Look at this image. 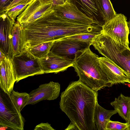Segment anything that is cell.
<instances>
[{
    "mask_svg": "<svg viewBox=\"0 0 130 130\" xmlns=\"http://www.w3.org/2000/svg\"><path fill=\"white\" fill-rule=\"evenodd\" d=\"M25 120L10 95L2 90L0 93V126L13 130H23Z\"/></svg>",
    "mask_w": 130,
    "mask_h": 130,
    "instance_id": "5b68a950",
    "label": "cell"
},
{
    "mask_svg": "<svg viewBox=\"0 0 130 130\" xmlns=\"http://www.w3.org/2000/svg\"><path fill=\"white\" fill-rule=\"evenodd\" d=\"M21 25L17 22H15L11 35L8 57L12 59L21 53Z\"/></svg>",
    "mask_w": 130,
    "mask_h": 130,
    "instance_id": "d6986e66",
    "label": "cell"
},
{
    "mask_svg": "<svg viewBox=\"0 0 130 130\" xmlns=\"http://www.w3.org/2000/svg\"><path fill=\"white\" fill-rule=\"evenodd\" d=\"M91 45L88 43L66 38L55 41L50 52L59 56L74 60L79 51Z\"/></svg>",
    "mask_w": 130,
    "mask_h": 130,
    "instance_id": "ba28073f",
    "label": "cell"
},
{
    "mask_svg": "<svg viewBox=\"0 0 130 130\" xmlns=\"http://www.w3.org/2000/svg\"><path fill=\"white\" fill-rule=\"evenodd\" d=\"M129 123H130V122Z\"/></svg>",
    "mask_w": 130,
    "mask_h": 130,
    "instance_id": "836d02e7",
    "label": "cell"
},
{
    "mask_svg": "<svg viewBox=\"0 0 130 130\" xmlns=\"http://www.w3.org/2000/svg\"><path fill=\"white\" fill-rule=\"evenodd\" d=\"M12 59L17 83L29 76L44 74L39 59L27 51L21 53Z\"/></svg>",
    "mask_w": 130,
    "mask_h": 130,
    "instance_id": "8992f818",
    "label": "cell"
},
{
    "mask_svg": "<svg viewBox=\"0 0 130 130\" xmlns=\"http://www.w3.org/2000/svg\"><path fill=\"white\" fill-rule=\"evenodd\" d=\"M129 126L128 122L122 123L110 120L106 125V130H128Z\"/></svg>",
    "mask_w": 130,
    "mask_h": 130,
    "instance_id": "d4e9b609",
    "label": "cell"
},
{
    "mask_svg": "<svg viewBox=\"0 0 130 130\" xmlns=\"http://www.w3.org/2000/svg\"><path fill=\"white\" fill-rule=\"evenodd\" d=\"M42 3L44 4H48L52 3V0H39Z\"/></svg>",
    "mask_w": 130,
    "mask_h": 130,
    "instance_id": "4dcf8cb0",
    "label": "cell"
},
{
    "mask_svg": "<svg viewBox=\"0 0 130 130\" xmlns=\"http://www.w3.org/2000/svg\"><path fill=\"white\" fill-rule=\"evenodd\" d=\"M101 9L104 23L116 16L117 14L110 0H100Z\"/></svg>",
    "mask_w": 130,
    "mask_h": 130,
    "instance_id": "7402d4cb",
    "label": "cell"
},
{
    "mask_svg": "<svg viewBox=\"0 0 130 130\" xmlns=\"http://www.w3.org/2000/svg\"><path fill=\"white\" fill-rule=\"evenodd\" d=\"M117 111L106 110L96 103L94 110V121L96 130H106V127L111 117L117 113Z\"/></svg>",
    "mask_w": 130,
    "mask_h": 130,
    "instance_id": "e0dca14e",
    "label": "cell"
},
{
    "mask_svg": "<svg viewBox=\"0 0 130 130\" xmlns=\"http://www.w3.org/2000/svg\"><path fill=\"white\" fill-rule=\"evenodd\" d=\"M119 115L127 122H130V97L121 93L110 103Z\"/></svg>",
    "mask_w": 130,
    "mask_h": 130,
    "instance_id": "ac0fdd59",
    "label": "cell"
},
{
    "mask_svg": "<svg viewBox=\"0 0 130 130\" xmlns=\"http://www.w3.org/2000/svg\"><path fill=\"white\" fill-rule=\"evenodd\" d=\"M53 6L55 5H61L65 3L68 0H52Z\"/></svg>",
    "mask_w": 130,
    "mask_h": 130,
    "instance_id": "f1b7e54d",
    "label": "cell"
},
{
    "mask_svg": "<svg viewBox=\"0 0 130 130\" xmlns=\"http://www.w3.org/2000/svg\"><path fill=\"white\" fill-rule=\"evenodd\" d=\"M33 0H14L6 8L5 11L19 5L26 4H30Z\"/></svg>",
    "mask_w": 130,
    "mask_h": 130,
    "instance_id": "484cf974",
    "label": "cell"
},
{
    "mask_svg": "<svg viewBox=\"0 0 130 130\" xmlns=\"http://www.w3.org/2000/svg\"><path fill=\"white\" fill-rule=\"evenodd\" d=\"M127 19L124 14H117L115 17L102 25V31L111 38L129 46V29Z\"/></svg>",
    "mask_w": 130,
    "mask_h": 130,
    "instance_id": "52a82bcc",
    "label": "cell"
},
{
    "mask_svg": "<svg viewBox=\"0 0 130 130\" xmlns=\"http://www.w3.org/2000/svg\"><path fill=\"white\" fill-rule=\"evenodd\" d=\"M129 126L128 129V130H130V123H129Z\"/></svg>",
    "mask_w": 130,
    "mask_h": 130,
    "instance_id": "d6a6232c",
    "label": "cell"
},
{
    "mask_svg": "<svg viewBox=\"0 0 130 130\" xmlns=\"http://www.w3.org/2000/svg\"><path fill=\"white\" fill-rule=\"evenodd\" d=\"M53 9L52 3L44 4L39 0H34L17 17L21 25L31 23Z\"/></svg>",
    "mask_w": 130,
    "mask_h": 130,
    "instance_id": "30bf717a",
    "label": "cell"
},
{
    "mask_svg": "<svg viewBox=\"0 0 130 130\" xmlns=\"http://www.w3.org/2000/svg\"><path fill=\"white\" fill-rule=\"evenodd\" d=\"M53 9L58 15L72 22L88 25L97 24L68 1L63 5L53 6Z\"/></svg>",
    "mask_w": 130,
    "mask_h": 130,
    "instance_id": "9c48e42d",
    "label": "cell"
},
{
    "mask_svg": "<svg viewBox=\"0 0 130 130\" xmlns=\"http://www.w3.org/2000/svg\"><path fill=\"white\" fill-rule=\"evenodd\" d=\"M34 130H55V129L51 126L50 124L47 122L41 123L38 124L35 127Z\"/></svg>",
    "mask_w": 130,
    "mask_h": 130,
    "instance_id": "4316f807",
    "label": "cell"
},
{
    "mask_svg": "<svg viewBox=\"0 0 130 130\" xmlns=\"http://www.w3.org/2000/svg\"><path fill=\"white\" fill-rule=\"evenodd\" d=\"M0 50L8 57L11 33L15 22L4 12L0 14Z\"/></svg>",
    "mask_w": 130,
    "mask_h": 130,
    "instance_id": "2e32d148",
    "label": "cell"
},
{
    "mask_svg": "<svg viewBox=\"0 0 130 130\" xmlns=\"http://www.w3.org/2000/svg\"><path fill=\"white\" fill-rule=\"evenodd\" d=\"M21 25V53L41 43L59 40L79 32L78 24L61 17L53 9L33 22Z\"/></svg>",
    "mask_w": 130,
    "mask_h": 130,
    "instance_id": "7a4b0ae2",
    "label": "cell"
},
{
    "mask_svg": "<svg viewBox=\"0 0 130 130\" xmlns=\"http://www.w3.org/2000/svg\"><path fill=\"white\" fill-rule=\"evenodd\" d=\"M44 74L57 73L73 67L74 60L59 56L50 52L45 57L39 59Z\"/></svg>",
    "mask_w": 130,
    "mask_h": 130,
    "instance_id": "7c38bea8",
    "label": "cell"
},
{
    "mask_svg": "<svg viewBox=\"0 0 130 130\" xmlns=\"http://www.w3.org/2000/svg\"><path fill=\"white\" fill-rule=\"evenodd\" d=\"M29 4L17 5L5 11L9 17L15 22L18 15H20L26 8Z\"/></svg>",
    "mask_w": 130,
    "mask_h": 130,
    "instance_id": "603a6c76",
    "label": "cell"
},
{
    "mask_svg": "<svg viewBox=\"0 0 130 130\" xmlns=\"http://www.w3.org/2000/svg\"><path fill=\"white\" fill-rule=\"evenodd\" d=\"M10 96L17 109L20 112L27 105L31 98L29 93L26 92H19L13 90Z\"/></svg>",
    "mask_w": 130,
    "mask_h": 130,
    "instance_id": "44dd1931",
    "label": "cell"
},
{
    "mask_svg": "<svg viewBox=\"0 0 130 130\" xmlns=\"http://www.w3.org/2000/svg\"><path fill=\"white\" fill-rule=\"evenodd\" d=\"M127 23L129 29V34H130V20L129 21L127 22Z\"/></svg>",
    "mask_w": 130,
    "mask_h": 130,
    "instance_id": "1f68e13d",
    "label": "cell"
},
{
    "mask_svg": "<svg viewBox=\"0 0 130 130\" xmlns=\"http://www.w3.org/2000/svg\"><path fill=\"white\" fill-rule=\"evenodd\" d=\"M81 12L92 19L98 25L102 26L103 21L100 0H68Z\"/></svg>",
    "mask_w": 130,
    "mask_h": 130,
    "instance_id": "9a60e30c",
    "label": "cell"
},
{
    "mask_svg": "<svg viewBox=\"0 0 130 130\" xmlns=\"http://www.w3.org/2000/svg\"><path fill=\"white\" fill-rule=\"evenodd\" d=\"M0 62L5 59L7 57L6 55L1 50H0Z\"/></svg>",
    "mask_w": 130,
    "mask_h": 130,
    "instance_id": "f546056e",
    "label": "cell"
},
{
    "mask_svg": "<svg viewBox=\"0 0 130 130\" xmlns=\"http://www.w3.org/2000/svg\"><path fill=\"white\" fill-rule=\"evenodd\" d=\"M99 57L88 47L77 53L73 66L79 77V80L96 92L106 87L111 86L99 65Z\"/></svg>",
    "mask_w": 130,
    "mask_h": 130,
    "instance_id": "3957f363",
    "label": "cell"
},
{
    "mask_svg": "<svg viewBox=\"0 0 130 130\" xmlns=\"http://www.w3.org/2000/svg\"><path fill=\"white\" fill-rule=\"evenodd\" d=\"M98 92L79 80L69 84L62 92L60 108L71 122L65 130H96L94 121Z\"/></svg>",
    "mask_w": 130,
    "mask_h": 130,
    "instance_id": "6da1fadb",
    "label": "cell"
},
{
    "mask_svg": "<svg viewBox=\"0 0 130 130\" xmlns=\"http://www.w3.org/2000/svg\"><path fill=\"white\" fill-rule=\"evenodd\" d=\"M60 89V84L53 81L40 85L29 93L31 98L27 105H34L44 100H55L59 96Z\"/></svg>",
    "mask_w": 130,
    "mask_h": 130,
    "instance_id": "8fae6325",
    "label": "cell"
},
{
    "mask_svg": "<svg viewBox=\"0 0 130 130\" xmlns=\"http://www.w3.org/2000/svg\"><path fill=\"white\" fill-rule=\"evenodd\" d=\"M55 41L46 42L41 43L28 48L26 51H28L38 59L44 58L50 52V50Z\"/></svg>",
    "mask_w": 130,
    "mask_h": 130,
    "instance_id": "ffe728a7",
    "label": "cell"
},
{
    "mask_svg": "<svg viewBox=\"0 0 130 130\" xmlns=\"http://www.w3.org/2000/svg\"><path fill=\"white\" fill-rule=\"evenodd\" d=\"M0 87L5 93L10 95L16 81L12 59L7 57L0 62Z\"/></svg>",
    "mask_w": 130,
    "mask_h": 130,
    "instance_id": "5bb4252c",
    "label": "cell"
},
{
    "mask_svg": "<svg viewBox=\"0 0 130 130\" xmlns=\"http://www.w3.org/2000/svg\"><path fill=\"white\" fill-rule=\"evenodd\" d=\"M98 59L99 65L111 86L118 84L129 83L125 73L112 61L105 57H99Z\"/></svg>",
    "mask_w": 130,
    "mask_h": 130,
    "instance_id": "4fadbf2b",
    "label": "cell"
},
{
    "mask_svg": "<svg viewBox=\"0 0 130 130\" xmlns=\"http://www.w3.org/2000/svg\"><path fill=\"white\" fill-rule=\"evenodd\" d=\"M14 0H0V14L5 12L6 8Z\"/></svg>",
    "mask_w": 130,
    "mask_h": 130,
    "instance_id": "83f0119b",
    "label": "cell"
},
{
    "mask_svg": "<svg viewBox=\"0 0 130 130\" xmlns=\"http://www.w3.org/2000/svg\"><path fill=\"white\" fill-rule=\"evenodd\" d=\"M99 33L82 34L74 35L67 38L88 43L91 45L95 38Z\"/></svg>",
    "mask_w": 130,
    "mask_h": 130,
    "instance_id": "cb8c5ba5",
    "label": "cell"
},
{
    "mask_svg": "<svg viewBox=\"0 0 130 130\" xmlns=\"http://www.w3.org/2000/svg\"><path fill=\"white\" fill-rule=\"evenodd\" d=\"M91 45L102 55L121 68L130 83V48L117 41L102 31L95 38Z\"/></svg>",
    "mask_w": 130,
    "mask_h": 130,
    "instance_id": "277c9868",
    "label": "cell"
}]
</instances>
